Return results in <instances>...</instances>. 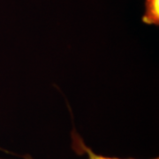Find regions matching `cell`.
<instances>
[{"mask_svg": "<svg viewBox=\"0 0 159 159\" xmlns=\"http://www.w3.org/2000/svg\"><path fill=\"white\" fill-rule=\"evenodd\" d=\"M142 21L148 25L159 24V0H146L145 13L142 17Z\"/></svg>", "mask_w": 159, "mask_h": 159, "instance_id": "1", "label": "cell"}, {"mask_svg": "<svg viewBox=\"0 0 159 159\" xmlns=\"http://www.w3.org/2000/svg\"><path fill=\"white\" fill-rule=\"evenodd\" d=\"M87 152L89 155V159H120V158H112V157H102V156H98L97 154H95L91 149L89 148H86ZM158 159V158H156Z\"/></svg>", "mask_w": 159, "mask_h": 159, "instance_id": "2", "label": "cell"}]
</instances>
